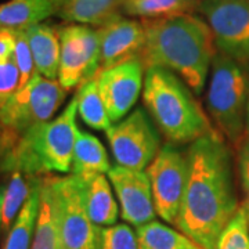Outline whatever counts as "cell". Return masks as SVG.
<instances>
[{"mask_svg":"<svg viewBox=\"0 0 249 249\" xmlns=\"http://www.w3.org/2000/svg\"><path fill=\"white\" fill-rule=\"evenodd\" d=\"M57 11V0H9L0 4V28L24 31Z\"/></svg>","mask_w":249,"mask_h":249,"instance_id":"e0dca14e","label":"cell"},{"mask_svg":"<svg viewBox=\"0 0 249 249\" xmlns=\"http://www.w3.org/2000/svg\"><path fill=\"white\" fill-rule=\"evenodd\" d=\"M78 112L85 124L94 130H108L112 122L109 119L107 108L101 98L97 86L96 75L82 85L78 93Z\"/></svg>","mask_w":249,"mask_h":249,"instance_id":"603a6c76","label":"cell"},{"mask_svg":"<svg viewBox=\"0 0 249 249\" xmlns=\"http://www.w3.org/2000/svg\"><path fill=\"white\" fill-rule=\"evenodd\" d=\"M145 45L139 60L144 70L162 67L201 94L209 68L219 53L213 34L201 18L191 14L142 19Z\"/></svg>","mask_w":249,"mask_h":249,"instance_id":"7a4b0ae2","label":"cell"},{"mask_svg":"<svg viewBox=\"0 0 249 249\" xmlns=\"http://www.w3.org/2000/svg\"><path fill=\"white\" fill-rule=\"evenodd\" d=\"M238 150V173H240L241 188L244 194V206L249 212V136L247 134L244 140L237 147Z\"/></svg>","mask_w":249,"mask_h":249,"instance_id":"f546056e","label":"cell"},{"mask_svg":"<svg viewBox=\"0 0 249 249\" xmlns=\"http://www.w3.org/2000/svg\"><path fill=\"white\" fill-rule=\"evenodd\" d=\"M187 178L176 224L202 249H216L219 237L238 211L231 152L217 130L191 142Z\"/></svg>","mask_w":249,"mask_h":249,"instance_id":"6da1fadb","label":"cell"},{"mask_svg":"<svg viewBox=\"0 0 249 249\" xmlns=\"http://www.w3.org/2000/svg\"><path fill=\"white\" fill-rule=\"evenodd\" d=\"M4 186H0V227H1V204H3V196H4Z\"/></svg>","mask_w":249,"mask_h":249,"instance_id":"d6a6232c","label":"cell"},{"mask_svg":"<svg viewBox=\"0 0 249 249\" xmlns=\"http://www.w3.org/2000/svg\"><path fill=\"white\" fill-rule=\"evenodd\" d=\"M19 89L21 76L14 60L11 58L9 61L0 62V108Z\"/></svg>","mask_w":249,"mask_h":249,"instance_id":"f1b7e54d","label":"cell"},{"mask_svg":"<svg viewBox=\"0 0 249 249\" xmlns=\"http://www.w3.org/2000/svg\"><path fill=\"white\" fill-rule=\"evenodd\" d=\"M34 55L36 72L43 78L55 80L60 70L61 42L58 28L49 24H37L24 29Z\"/></svg>","mask_w":249,"mask_h":249,"instance_id":"9a60e30c","label":"cell"},{"mask_svg":"<svg viewBox=\"0 0 249 249\" xmlns=\"http://www.w3.org/2000/svg\"><path fill=\"white\" fill-rule=\"evenodd\" d=\"M42 181L43 178L34 176L29 198L22 206L21 212L18 213L13 227L10 229L3 249H32V241L40 206Z\"/></svg>","mask_w":249,"mask_h":249,"instance_id":"ffe728a7","label":"cell"},{"mask_svg":"<svg viewBox=\"0 0 249 249\" xmlns=\"http://www.w3.org/2000/svg\"><path fill=\"white\" fill-rule=\"evenodd\" d=\"M247 134L249 136V97H248V106H247Z\"/></svg>","mask_w":249,"mask_h":249,"instance_id":"836d02e7","label":"cell"},{"mask_svg":"<svg viewBox=\"0 0 249 249\" xmlns=\"http://www.w3.org/2000/svg\"><path fill=\"white\" fill-rule=\"evenodd\" d=\"M145 173L151 183L155 212L162 220L176 224L186 187L187 155L168 142L160 147Z\"/></svg>","mask_w":249,"mask_h":249,"instance_id":"30bf717a","label":"cell"},{"mask_svg":"<svg viewBox=\"0 0 249 249\" xmlns=\"http://www.w3.org/2000/svg\"><path fill=\"white\" fill-rule=\"evenodd\" d=\"M13 144H14V142L7 136V133H6L4 129H3V126L0 124V162L3 160L4 154L11 148Z\"/></svg>","mask_w":249,"mask_h":249,"instance_id":"1f68e13d","label":"cell"},{"mask_svg":"<svg viewBox=\"0 0 249 249\" xmlns=\"http://www.w3.org/2000/svg\"><path fill=\"white\" fill-rule=\"evenodd\" d=\"M194 91L162 67L145 70L142 101L152 121L172 144L193 142L216 132Z\"/></svg>","mask_w":249,"mask_h":249,"instance_id":"3957f363","label":"cell"},{"mask_svg":"<svg viewBox=\"0 0 249 249\" xmlns=\"http://www.w3.org/2000/svg\"><path fill=\"white\" fill-rule=\"evenodd\" d=\"M249 212L244 205L232 216L219 237L216 249H249Z\"/></svg>","mask_w":249,"mask_h":249,"instance_id":"484cf974","label":"cell"},{"mask_svg":"<svg viewBox=\"0 0 249 249\" xmlns=\"http://www.w3.org/2000/svg\"><path fill=\"white\" fill-rule=\"evenodd\" d=\"M114 158L119 166L145 169L160 150V136L150 114L136 108L124 121L106 130Z\"/></svg>","mask_w":249,"mask_h":249,"instance_id":"ba28073f","label":"cell"},{"mask_svg":"<svg viewBox=\"0 0 249 249\" xmlns=\"http://www.w3.org/2000/svg\"><path fill=\"white\" fill-rule=\"evenodd\" d=\"M108 178L115 190L122 219L136 227L154 222L155 206L150 178L145 172L124 166H114Z\"/></svg>","mask_w":249,"mask_h":249,"instance_id":"4fadbf2b","label":"cell"},{"mask_svg":"<svg viewBox=\"0 0 249 249\" xmlns=\"http://www.w3.org/2000/svg\"><path fill=\"white\" fill-rule=\"evenodd\" d=\"M122 0H57L55 14L64 21L101 28L121 17Z\"/></svg>","mask_w":249,"mask_h":249,"instance_id":"2e32d148","label":"cell"},{"mask_svg":"<svg viewBox=\"0 0 249 249\" xmlns=\"http://www.w3.org/2000/svg\"><path fill=\"white\" fill-rule=\"evenodd\" d=\"M144 67L139 58L96 73L97 86L112 124L119 122L136 104L142 89Z\"/></svg>","mask_w":249,"mask_h":249,"instance_id":"7c38bea8","label":"cell"},{"mask_svg":"<svg viewBox=\"0 0 249 249\" xmlns=\"http://www.w3.org/2000/svg\"><path fill=\"white\" fill-rule=\"evenodd\" d=\"M58 34L61 42L58 82L68 91L80 88L98 72L100 36L97 29L80 24L58 28Z\"/></svg>","mask_w":249,"mask_h":249,"instance_id":"8fae6325","label":"cell"},{"mask_svg":"<svg viewBox=\"0 0 249 249\" xmlns=\"http://www.w3.org/2000/svg\"><path fill=\"white\" fill-rule=\"evenodd\" d=\"M65 97L67 90L58 80L46 79L36 72L32 79L0 108V124L16 142L35 124L49 122Z\"/></svg>","mask_w":249,"mask_h":249,"instance_id":"52a82bcc","label":"cell"},{"mask_svg":"<svg viewBox=\"0 0 249 249\" xmlns=\"http://www.w3.org/2000/svg\"><path fill=\"white\" fill-rule=\"evenodd\" d=\"M13 60L17 65L19 76H21V88H24L32 76L36 73L35 61L28 43L27 36L24 31H16V50Z\"/></svg>","mask_w":249,"mask_h":249,"instance_id":"83f0119b","label":"cell"},{"mask_svg":"<svg viewBox=\"0 0 249 249\" xmlns=\"http://www.w3.org/2000/svg\"><path fill=\"white\" fill-rule=\"evenodd\" d=\"M32 249H58V234L50 176H45L42 181L40 206L32 241Z\"/></svg>","mask_w":249,"mask_h":249,"instance_id":"44dd1931","label":"cell"},{"mask_svg":"<svg viewBox=\"0 0 249 249\" xmlns=\"http://www.w3.org/2000/svg\"><path fill=\"white\" fill-rule=\"evenodd\" d=\"M196 7V0H122V10L126 14L142 19L190 14Z\"/></svg>","mask_w":249,"mask_h":249,"instance_id":"cb8c5ba5","label":"cell"},{"mask_svg":"<svg viewBox=\"0 0 249 249\" xmlns=\"http://www.w3.org/2000/svg\"><path fill=\"white\" fill-rule=\"evenodd\" d=\"M10 175L1 204V230L6 232L10 231L18 213L29 198L34 181V176H27L21 172H13Z\"/></svg>","mask_w":249,"mask_h":249,"instance_id":"d4e9b609","label":"cell"},{"mask_svg":"<svg viewBox=\"0 0 249 249\" xmlns=\"http://www.w3.org/2000/svg\"><path fill=\"white\" fill-rule=\"evenodd\" d=\"M201 11L212 29L219 53L249 65V0H201Z\"/></svg>","mask_w":249,"mask_h":249,"instance_id":"9c48e42d","label":"cell"},{"mask_svg":"<svg viewBox=\"0 0 249 249\" xmlns=\"http://www.w3.org/2000/svg\"><path fill=\"white\" fill-rule=\"evenodd\" d=\"M76 114L78 97L75 96L55 119L35 124L19 136L4 154L0 170L6 173L21 172L27 176L71 172L75 142L79 133Z\"/></svg>","mask_w":249,"mask_h":249,"instance_id":"277c9868","label":"cell"},{"mask_svg":"<svg viewBox=\"0 0 249 249\" xmlns=\"http://www.w3.org/2000/svg\"><path fill=\"white\" fill-rule=\"evenodd\" d=\"M16 50V31L0 28V62L9 61Z\"/></svg>","mask_w":249,"mask_h":249,"instance_id":"4dcf8cb0","label":"cell"},{"mask_svg":"<svg viewBox=\"0 0 249 249\" xmlns=\"http://www.w3.org/2000/svg\"><path fill=\"white\" fill-rule=\"evenodd\" d=\"M109 170L111 163L103 142L93 134L79 132L72 157V175L86 181L96 175L108 173Z\"/></svg>","mask_w":249,"mask_h":249,"instance_id":"ac0fdd59","label":"cell"},{"mask_svg":"<svg viewBox=\"0 0 249 249\" xmlns=\"http://www.w3.org/2000/svg\"><path fill=\"white\" fill-rule=\"evenodd\" d=\"M139 249H202L186 234L160 222H150L137 227Z\"/></svg>","mask_w":249,"mask_h":249,"instance_id":"7402d4cb","label":"cell"},{"mask_svg":"<svg viewBox=\"0 0 249 249\" xmlns=\"http://www.w3.org/2000/svg\"><path fill=\"white\" fill-rule=\"evenodd\" d=\"M97 31L100 36L98 71L140 57L145 45V31L142 22L119 17L98 28Z\"/></svg>","mask_w":249,"mask_h":249,"instance_id":"5bb4252c","label":"cell"},{"mask_svg":"<svg viewBox=\"0 0 249 249\" xmlns=\"http://www.w3.org/2000/svg\"><path fill=\"white\" fill-rule=\"evenodd\" d=\"M248 97L249 78L245 67L226 54H216L206 106L217 132L235 148L247 136Z\"/></svg>","mask_w":249,"mask_h":249,"instance_id":"5b68a950","label":"cell"},{"mask_svg":"<svg viewBox=\"0 0 249 249\" xmlns=\"http://www.w3.org/2000/svg\"><path fill=\"white\" fill-rule=\"evenodd\" d=\"M85 204L90 220L94 224L104 227L116 224L119 208L107 176L96 175L85 181Z\"/></svg>","mask_w":249,"mask_h":249,"instance_id":"d6986e66","label":"cell"},{"mask_svg":"<svg viewBox=\"0 0 249 249\" xmlns=\"http://www.w3.org/2000/svg\"><path fill=\"white\" fill-rule=\"evenodd\" d=\"M58 249H101V229L90 220L85 204V181L72 175L50 176Z\"/></svg>","mask_w":249,"mask_h":249,"instance_id":"8992f818","label":"cell"},{"mask_svg":"<svg viewBox=\"0 0 249 249\" xmlns=\"http://www.w3.org/2000/svg\"><path fill=\"white\" fill-rule=\"evenodd\" d=\"M101 249H139L137 235L124 223L103 227Z\"/></svg>","mask_w":249,"mask_h":249,"instance_id":"4316f807","label":"cell"}]
</instances>
